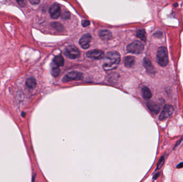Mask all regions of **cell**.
<instances>
[{"label":"cell","mask_w":183,"mask_h":182,"mask_svg":"<svg viewBox=\"0 0 183 182\" xmlns=\"http://www.w3.org/2000/svg\"><path fill=\"white\" fill-rule=\"evenodd\" d=\"M51 75L54 77H58L60 73V70L59 68V67L56 66V67H53L52 68L51 71Z\"/></svg>","instance_id":"cell-18"},{"label":"cell","mask_w":183,"mask_h":182,"mask_svg":"<svg viewBox=\"0 0 183 182\" xmlns=\"http://www.w3.org/2000/svg\"><path fill=\"white\" fill-rule=\"evenodd\" d=\"M98 35L103 40H110L112 38L111 32L107 30H100L98 32Z\"/></svg>","instance_id":"cell-11"},{"label":"cell","mask_w":183,"mask_h":182,"mask_svg":"<svg viewBox=\"0 0 183 182\" xmlns=\"http://www.w3.org/2000/svg\"><path fill=\"white\" fill-rule=\"evenodd\" d=\"M137 37L141 39L143 41H146V32L145 30L143 29H140L137 31L136 33Z\"/></svg>","instance_id":"cell-17"},{"label":"cell","mask_w":183,"mask_h":182,"mask_svg":"<svg viewBox=\"0 0 183 182\" xmlns=\"http://www.w3.org/2000/svg\"><path fill=\"white\" fill-rule=\"evenodd\" d=\"M90 25V22L88 20H83L82 21V25L84 26V27H87Z\"/></svg>","instance_id":"cell-22"},{"label":"cell","mask_w":183,"mask_h":182,"mask_svg":"<svg viewBox=\"0 0 183 182\" xmlns=\"http://www.w3.org/2000/svg\"><path fill=\"white\" fill-rule=\"evenodd\" d=\"M30 3L33 5H36L39 3L40 2V0H29Z\"/></svg>","instance_id":"cell-24"},{"label":"cell","mask_w":183,"mask_h":182,"mask_svg":"<svg viewBox=\"0 0 183 182\" xmlns=\"http://www.w3.org/2000/svg\"><path fill=\"white\" fill-rule=\"evenodd\" d=\"M92 40V37L90 34L84 35L79 40V44L83 49H88L89 47V43Z\"/></svg>","instance_id":"cell-9"},{"label":"cell","mask_w":183,"mask_h":182,"mask_svg":"<svg viewBox=\"0 0 183 182\" xmlns=\"http://www.w3.org/2000/svg\"><path fill=\"white\" fill-rule=\"evenodd\" d=\"M143 65L147 71L150 74H153L155 72V70L150 60L148 58H144L143 61Z\"/></svg>","instance_id":"cell-10"},{"label":"cell","mask_w":183,"mask_h":182,"mask_svg":"<svg viewBox=\"0 0 183 182\" xmlns=\"http://www.w3.org/2000/svg\"><path fill=\"white\" fill-rule=\"evenodd\" d=\"M156 59L158 64L161 66L164 67L169 63V58L168 54V51L166 48L161 47L158 49Z\"/></svg>","instance_id":"cell-2"},{"label":"cell","mask_w":183,"mask_h":182,"mask_svg":"<svg viewBox=\"0 0 183 182\" xmlns=\"http://www.w3.org/2000/svg\"><path fill=\"white\" fill-rule=\"evenodd\" d=\"M26 85L28 88L33 89L35 88L37 85V81L34 78H28L26 81Z\"/></svg>","instance_id":"cell-14"},{"label":"cell","mask_w":183,"mask_h":182,"mask_svg":"<svg viewBox=\"0 0 183 182\" xmlns=\"http://www.w3.org/2000/svg\"><path fill=\"white\" fill-rule=\"evenodd\" d=\"M17 3L21 7H24L26 4V0H16Z\"/></svg>","instance_id":"cell-21"},{"label":"cell","mask_w":183,"mask_h":182,"mask_svg":"<svg viewBox=\"0 0 183 182\" xmlns=\"http://www.w3.org/2000/svg\"><path fill=\"white\" fill-rule=\"evenodd\" d=\"M143 97L146 99H149L152 97V94L149 88L147 87H143L141 89Z\"/></svg>","instance_id":"cell-15"},{"label":"cell","mask_w":183,"mask_h":182,"mask_svg":"<svg viewBox=\"0 0 183 182\" xmlns=\"http://www.w3.org/2000/svg\"><path fill=\"white\" fill-rule=\"evenodd\" d=\"M147 107L148 108L149 110L152 112L154 114H157L159 113L160 110V106L159 105L154 102H148L147 103Z\"/></svg>","instance_id":"cell-12"},{"label":"cell","mask_w":183,"mask_h":182,"mask_svg":"<svg viewBox=\"0 0 183 182\" xmlns=\"http://www.w3.org/2000/svg\"><path fill=\"white\" fill-rule=\"evenodd\" d=\"M121 61V56L116 51L109 52L104 58L102 68L105 71H110L115 69Z\"/></svg>","instance_id":"cell-1"},{"label":"cell","mask_w":183,"mask_h":182,"mask_svg":"<svg viewBox=\"0 0 183 182\" xmlns=\"http://www.w3.org/2000/svg\"><path fill=\"white\" fill-rule=\"evenodd\" d=\"M164 160H165V159H164V156H162V157L160 158L159 161V163H157V169H159L161 168L162 167V165H163V164H164Z\"/></svg>","instance_id":"cell-20"},{"label":"cell","mask_w":183,"mask_h":182,"mask_svg":"<svg viewBox=\"0 0 183 182\" xmlns=\"http://www.w3.org/2000/svg\"><path fill=\"white\" fill-rule=\"evenodd\" d=\"M52 25V26L55 28L57 30H63V26L58 23H53L51 24Z\"/></svg>","instance_id":"cell-19"},{"label":"cell","mask_w":183,"mask_h":182,"mask_svg":"<svg viewBox=\"0 0 183 182\" xmlns=\"http://www.w3.org/2000/svg\"><path fill=\"white\" fill-rule=\"evenodd\" d=\"M87 57L93 59H100L104 57V52L100 50H93L89 51L87 53Z\"/></svg>","instance_id":"cell-8"},{"label":"cell","mask_w":183,"mask_h":182,"mask_svg":"<svg viewBox=\"0 0 183 182\" xmlns=\"http://www.w3.org/2000/svg\"><path fill=\"white\" fill-rule=\"evenodd\" d=\"M174 111V108L173 106L170 105H166L163 109V111L159 115V119L161 121H163L169 118Z\"/></svg>","instance_id":"cell-6"},{"label":"cell","mask_w":183,"mask_h":182,"mask_svg":"<svg viewBox=\"0 0 183 182\" xmlns=\"http://www.w3.org/2000/svg\"><path fill=\"white\" fill-rule=\"evenodd\" d=\"M159 174H157V175H156L155 176V177H154V179H157V177L159 176Z\"/></svg>","instance_id":"cell-26"},{"label":"cell","mask_w":183,"mask_h":182,"mask_svg":"<svg viewBox=\"0 0 183 182\" xmlns=\"http://www.w3.org/2000/svg\"><path fill=\"white\" fill-rule=\"evenodd\" d=\"M143 49V44L139 41L133 42L131 44H129L126 48V50L128 52L134 54H140L142 53Z\"/></svg>","instance_id":"cell-3"},{"label":"cell","mask_w":183,"mask_h":182,"mask_svg":"<svg viewBox=\"0 0 183 182\" xmlns=\"http://www.w3.org/2000/svg\"><path fill=\"white\" fill-rule=\"evenodd\" d=\"M64 54L67 57L71 59H76L80 56V52L74 46H69L66 48Z\"/></svg>","instance_id":"cell-4"},{"label":"cell","mask_w":183,"mask_h":182,"mask_svg":"<svg viewBox=\"0 0 183 182\" xmlns=\"http://www.w3.org/2000/svg\"><path fill=\"white\" fill-rule=\"evenodd\" d=\"M124 63L126 68H131L135 63V58L133 56H127L124 59Z\"/></svg>","instance_id":"cell-13"},{"label":"cell","mask_w":183,"mask_h":182,"mask_svg":"<svg viewBox=\"0 0 183 182\" xmlns=\"http://www.w3.org/2000/svg\"><path fill=\"white\" fill-rule=\"evenodd\" d=\"M53 61H54V64L58 67L63 66L64 64V58L61 55H58V56L55 57Z\"/></svg>","instance_id":"cell-16"},{"label":"cell","mask_w":183,"mask_h":182,"mask_svg":"<svg viewBox=\"0 0 183 182\" xmlns=\"http://www.w3.org/2000/svg\"><path fill=\"white\" fill-rule=\"evenodd\" d=\"M177 168H183V162H182L180 163L179 165H178L177 167Z\"/></svg>","instance_id":"cell-25"},{"label":"cell","mask_w":183,"mask_h":182,"mask_svg":"<svg viewBox=\"0 0 183 182\" xmlns=\"http://www.w3.org/2000/svg\"><path fill=\"white\" fill-rule=\"evenodd\" d=\"M83 78V74L80 72L77 71H72L66 74L63 78L62 81L64 82H67L69 81H77L80 80Z\"/></svg>","instance_id":"cell-5"},{"label":"cell","mask_w":183,"mask_h":182,"mask_svg":"<svg viewBox=\"0 0 183 182\" xmlns=\"http://www.w3.org/2000/svg\"><path fill=\"white\" fill-rule=\"evenodd\" d=\"M62 17H63V19H68L70 18V14L69 12H65L64 14H63Z\"/></svg>","instance_id":"cell-23"},{"label":"cell","mask_w":183,"mask_h":182,"mask_svg":"<svg viewBox=\"0 0 183 182\" xmlns=\"http://www.w3.org/2000/svg\"><path fill=\"white\" fill-rule=\"evenodd\" d=\"M49 12L51 18L58 19L61 15V10L60 6L58 4H53L50 7Z\"/></svg>","instance_id":"cell-7"}]
</instances>
